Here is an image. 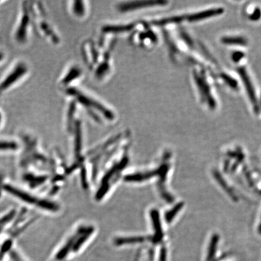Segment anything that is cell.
I'll list each match as a JSON object with an SVG mask.
<instances>
[{"label": "cell", "mask_w": 261, "mask_h": 261, "mask_svg": "<svg viewBox=\"0 0 261 261\" xmlns=\"http://www.w3.org/2000/svg\"><path fill=\"white\" fill-rule=\"evenodd\" d=\"M29 73L30 68L27 62L20 59L13 62L0 78V97L23 82L29 76Z\"/></svg>", "instance_id": "obj_1"}, {"label": "cell", "mask_w": 261, "mask_h": 261, "mask_svg": "<svg viewBox=\"0 0 261 261\" xmlns=\"http://www.w3.org/2000/svg\"><path fill=\"white\" fill-rule=\"evenodd\" d=\"M32 23L33 16L30 3L23 2L20 5L18 18L13 32V38L17 44L23 46L29 42Z\"/></svg>", "instance_id": "obj_2"}, {"label": "cell", "mask_w": 261, "mask_h": 261, "mask_svg": "<svg viewBox=\"0 0 261 261\" xmlns=\"http://www.w3.org/2000/svg\"><path fill=\"white\" fill-rule=\"evenodd\" d=\"M21 143L10 137H0V152H15L20 148Z\"/></svg>", "instance_id": "obj_3"}, {"label": "cell", "mask_w": 261, "mask_h": 261, "mask_svg": "<svg viewBox=\"0 0 261 261\" xmlns=\"http://www.w3.org/2000/svg\"><path fill=\"white\" fill-rule=\"evenodd\" d=\"M222 13L221 9H212L206 10L202 13L194 14L189 18L191 21H196V20H203V19L209 18V17L214 16V15L221 14Z\"/></svg>", "instance_id": "obj_4"}, {"label": "cell", "mask_w": 261, "mask_h": 261, "mask_svg": "<svg viewBox=\"0 0 261 261\" xmlns=\"http://www.w3.org/2000/svg\"><path fill=\"white\" fill-rule=\"evenodd\" d=\"M160 3H163L162 2H137V3H128V4H126V5H123V7H121V10H132V9H137V8H145V7H150L151 5H158Z\"/></svg>", "instance_id": "obj_5"}, {"label": "cell", "mask_w": 261, "mask_h": 261, "mask_svg": "<svg viewBox=\"0 0 261 261\" xmlns=\"http://www.w3.org/2000/svg\"><path fill=\"white\" fill-rule=\"evenodd\" d=\"M218 242H219V236L215 234L211 240L210 247H209L208 255H207V260H211L214 257L216 251Z\"/></svg>", "instance_id": "obj_6"}, {"label": "cell", "mask_w": 261, "mask_h": 261, "mask_svg": "<svg viewBox=\"0 0 261 261\" xmlns=\"http://www.w3.org/2000/svg\"><path fill=\"white\" fill-rule=\"evenodd\" d=\"M225 42L227 43H238V44H245V42L243 40V39H240V38H236V39H233V38H231V39H226Z\"/></svg>", "instance_id": "obj_7"}, {"label": "cell", "mask_w": 261, "mask_h": 261, "mask_svg": "<svg viewBox=\"0 0 261 261\" xmlns=\"http://www.w3.org/2000/svg\"><path fill=\"white\" fill-rule=\"evenodd\" d=\"M5 117L4 114H3V111L0 109V128H1L2 126H3V123H4Z\"/></svg>", "instance_id": "obj_8"}, {"label": "cell", "mask_w": 261, "mask_h": 261, "mask_svg": "<svg viewBox=\"0 0 261 261\" xmlns=\"http://www.w3.org/2000/svg\"><path fill=\"white\" fill-rule=\"evenodd\" d=\"M5 60V55L3 54V51H0V63Z\"/></svg>", "instance_id": "obj_9"}, {"label": "cell", "mask_w": 261, "mask_h": 261, "mask_svg": "<svg viewBox=\"0 0 261 261\" xmlns=\"http://www.w3.org/2000/svg\"><path fill=\"white\" fill-rule=\"evenodd\" d=\"M259 233H261V223L260 224V226H259Z\"/></svg>", "instance_id": "obj_10"}]
</instances>
